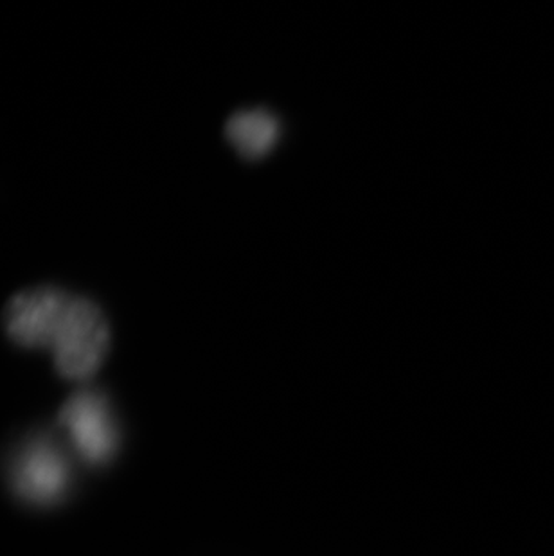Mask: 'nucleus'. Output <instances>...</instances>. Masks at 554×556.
<instances>
[{"label":"nucleus","instance_id":"1","mask_svg":"<svg viewBox=\"0 0 554 556\" xmlns=\"http://www.w3.org/2000/svg\"><path fill=\"white\" fill-rule=\"evenodd\" d=\"M5 336L24 350H46L68 382H87L111 350V326L95 301L58 287H35L13 295L4 309Z\"/></svg>","mask_w":554,"mask_h":556},{"label":"nucleus","instance_id":"4","mask_svg":"<svg viewBox=\"0 0 554 556\" xmlns=\"http://www.w3.org/2000/svg\"><path fill=\"white\" fill-rule=\"evenodd\" d=\"M225 136L241 157H265L273 152L281 136V125L270 112L263 109L236 112L225 125Z\"/></svg>","mask_w":554,"mask_h":556},{"label":"nucleus","instance_id":"3","mask_svg":"<svg viewBox=\"0 0 554 556\" xmlns=\"http://www.w3.org/2000/svg\"><path fill=\"white\" fill-rule=\"evenodd\" d=\"M8 481L22 503L51 506L67 495L71 467L53 438L29 435L11 456Z\"/></svg>","mask_w":554,"mask_h":556},{"label":"nucleus","instance_id":"2","mask_svg":"<svg viewBox=\"0 0 554 556\" xmlns=\"http://www.w3.org/2000/svg\"><path fill=\"white\" fill-rule=\"evenodd\" d=\"M56 421L89 467H105L119 451V426L100 389L84 388L71 394L58 410Z\"/></svg>","mask_w":554,"mask_h":556}]
</instances>
